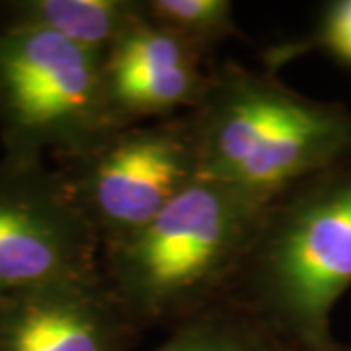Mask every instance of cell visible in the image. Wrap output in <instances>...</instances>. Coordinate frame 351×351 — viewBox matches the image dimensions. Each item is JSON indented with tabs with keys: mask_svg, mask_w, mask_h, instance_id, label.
<instances>
[{
	"mask_svg": "<svg viewBox=\"0 0 351 351\" xmlns=\"http://www.w3.org/2000/svg\"><path fill=\"white\" fill-rule=\"evenodd\" d=\"M271 201L199 178L135 234L101 248V279L143 332L223 302Z\"/></svg>",
	"mask_w": 351,
	"mask_h": 351,
	"instance_id": "cell-1",
	"label": "cell"
},
{
	"mask_svg": "<svg viewBox=\"0 0 351 351\" xmlns=\"http://www.w3.org/2000/svg\"><path fill=\"white\" fill-rule=\"evenodd\" d=\"M199 178L267 201L351 160V110L302 96L237 63L209 73L188 112Z\"/></svg>",
	"mask_w": 351,
	"mask_h": 351,
	"instance_id": "cell-2",
	"label": "cell"
},
{
	"mask_svg": "<svg viewBox=\"0 0 351 351\" xmlns=\"http://www.w3.org/2000/svg\"><path fill=\"white\" fill-rule=\"evenodd\" d=\"M351 287V160L269 203L225 301L295 351L328 348L330 316Z\"/></svg>",
	"mask_w": 351,
	"mask_h": 351,
	"instance_id": "cell-3",
	"label": "cell"
},
{
	"mask_svg": "<svg viewBox=\"0 0 351 351\" xmlns=\"http://www.w3.org/2000/svg\"><path fill=\"white\" fill-rule=\"evenodd\" d=\"M112 129L104 57L43 29H0L4 156H71Z\"/></svg>",
	"mask_w": 351,
	"mask_h": 351,
	"instance_id": "cell-4",
	"label": "cell"
},
{
	"mask_svg": "<svg viewBox=\"0 0 351 351\" xmlns=\"http://www.w3.org/2000/svg\"><path fill=\"white\" fill-rule=\"evenodd\" d=\"M53 160L101 248L135 234L199 180L188 113L115 127L84 151Z\"/></svg>",
	"mask_w": 351,
	"mask_h": 351,
	"instance_id": "cell-5",
	"label": "cell"
},
{
	"mask_svg": "<svg viewBox=\"0 0 351 351\" xmlns=\"http://www.w3.org/2000/svg\"><path fill=\"white\" fill-rule=\"evenodd\" d=\"M101 240L45 158L0 160V297L101 276Z\"/></svg>",
	"mask_w": 351,
	"mask_h": 351,
	"instance_id": "cell-6",
	"label": "cell"
},
{
	"mask_svg": "<svg viewBox=\"0 0 351 351\" xmlns=\"http://www.w3.org/2000/svg\"><path fill=\"white\" fill-rule=\"evenodd\" d=\"M138 334L101 276L0 297V351H131Z\"/></svg>",
	"mask_w": 351,
	"mask_h": 351,
	"instance_id": "cell-7",
	"label": "cell"
},
{
	"mask_svg": "<svg viewBox=\"0 0 351 351\" xmlns=\"http://www.w3.org/2000/svg\"><path fill=\"white\" fill-rule=\"evenodd\" d=\"M201 59L188 43L143 16L104 57V90L113 127L191 112L209 76Z\"/></svg>",
	"mask_w": 351,
	"mask_h": 351,
	"instance_id": "cell-8",
	"label": "cell"
},
{
	"mask_svg": "<svg viewBox=\"0 0 351 351\" xmlns=\"http://www.w3.org/2000/svg\"><path fill=\"white\" fill-rule=\"evenodd\" d=\"M143 16V0L0 2V29H43L100 57H106Z\"/></svg>",
	"mask_w": 351,
	"mask_h": 351,
	"instance_id": "cell-9",
	"label": "cell"
},
{
	"mask_svg": "<svg viewBox=\"0 0 351 351\" xmlns=\"http://www.w3.org/2000/svg\"><path fill=\"white\" fill-rule=\"evenodd\" d=\"M151 351H295L232 302L223 301L172 328Z\"/></svg>",
	"mask_w": 351,
	"mask_h": 351,
	"instance_id": "cell-10",
	"label": "cell"
},
{
	"mask_svg": "<svg viewBox=\"0 0 351 351\" xmlns=\"http://www.w3.org/2000/svg\"><path fill=\"white\" fill-rule=\"evenodd\" d=\"M145 18L188 43L201 57L239 36L228 0H143Z\"/></svg>",
	"mask_w": 351,
	"mask_h": 351,
	"instance_id": "cell-11",
	"label": "cell"
},
{
	"mask_svg": "<svg viewBox=\"0 0 351 351\" xmlns=\"http://www.w3.org/2000/svg\"><path fill=\"white\" fill-rule=\"evenodd\" d=\"M318 47L339 64L351 66V0L326 4L318 25L304 47Z\"/></svg>",
	"mask_w": 351,
	"mask_h": 351,
	"instance_id": "cell-12",
	"label": "cell"
},
{
	"mask_svg": "<svg viewBox=\"0 0 351 351\" xmlns=\"http://www.w3.org/2000/svg\"><path fill=\"white\" fill-rule=\"evenodd\" d=\"M318 351H351V350H348V348H341V346H338V343H334V341H332L328 348H324V350H318Z\"/></svg>",
	"mask_w": 351,
	"mask_h": 351,
	"instance_id": "cell-13",
	"label": "cell"
}]
</instances>
